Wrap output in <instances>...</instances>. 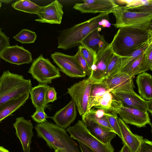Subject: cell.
Masks as SVG:
<instances>
[{
  "label": "cell",
  "instance_id": "8d00e7d4",
  "mask_svg": "<svg viewBox=\"0 0 152 152\" xmlns=\"http://www.w3.org/2000/svg\"><path fill=\"white\" fill-rule=\"evenodd\" d=\"M31 117L32 119L38 123L46 122L47 118L49 117L45 113L44 109H36Z\"/></svg>",
  "mask_w": 152,
  "mask_h": 152
},
{
  "label": "cell",
  "instance_id": "d4e9b609",
  "mask_svg": "<svg viewBox=\"0 0 152 152\" xmlns=\"http://www.w3.org/2000/svg\"><path fill=\"white\" fill-rule=\"evenodd\" d=\"M49 86L47 84H40L32 88L30 94L31 99L36 109H45L48 105L45 101V94Z\"/></svg>",
  "mask_w": 152,
  "mask_h": 152
},
{
  "label": "cell",
  "instance_id": "44dd1931",
  "mask_svg": "<svg viewBox=\"0 0 152 152\" xmlns=\"http://www.w3.org/2000/svg\"><path fill=\"white\" fill-rule=\"evenodd\" d=\"M100 28L94 30L83 40L80 44L91 50L97 54L107 48L110 45L105 41L104 36L99 33Z\"/></svg>",
  "mask_w": 152,
  "mask_h": 152
},
{
  "label": "cell",
  "instance_id": "f1b7e54d",
  "mask_svg": "<svg viewBox=\"0 0 152 152\" xmlns=\"http://www.w3.org/2000/svg\"><path fill=\"white\" fill-rule=\"evenodd\" d=\"M144 53L129 66L121 72L126 73L130 77H133L136 75L148 71L142 64Z\"/></svg>",
  "mask_w": 152,
  "mask_h": 152
},
{
  "label": "cell",
  "instance_id": "484cf974",
  "mask_svg": "<svg viewBox=\"0 0 152 152\" xmlns=\"http://www.w3.org/2000/svg\"><path fill=\"white\" fill-rule=\"evenodd\" d=\"M152 39L142 45L126 56L121 57V65L120 72L129 66L144 52Z\"/></svg>",
  "mask_w": 152,
  "mask_h": 152
},
{
  "label": "cell",
  "instance_id": "4dcf8cb0",
  "mask_svg": "<svg viewBox=\"0 0 152 152\" xmlns=\"http://www.w3.org/2000/svg\"><path fill=\"white\" fill-rule=\"evenodd\" d=\"M37 37L35 32L25 29L22 30L17 34L13 37L16 40L22 44L34 43Z\"/></svg>",
  "mask_w": 152,
  "mask_h": 152
},
{
  "label": "cell",
  "instance_id": "30bf717a",
  "mask_svg": "<svg viewBox=\"0 0 152 152\" xmlns=\"http://www.w3.org/2000/svg\"><path fill=\"white\" fill-rule=\"evenodd\" d=\"M114 54L110 43L107 48L96 55L95 62L88 78L92 83H99L102 81Z\"/></svg>",
  "mask_w": 152,
  "mask_h": 152
},
{
  "label": "cell",
  "instance_id": "5bb4252c",
  "mask_svg": "<svg viewBox=\"0 0 152 152\" xmlns=\"http://www.w3.org/2000/svg\"><path fill=\"white\" fill-rule=\"evenodd\" d=\"M13 126L21 144L23 152H30L34 127L31 121L26 120L23 117H19L16 118Z\"/></svg>",
  "mask_w": 152,
  "mask_h": 152
},
{
  "label": "cell",
  "instance_id": "e0dca14e",
  "mask_svg": "<svg viewBox=\"0 0 152 152\" xmlns=\"http://www.w3.org/2000/svg\"><path fill=\"white\" fill-rule=\"evenodd\" d=\"M77 115L76 105L74 100L57 112L54 115L49 117L56 124L64 129L69 127L75 119Z\"/></svg>",
  "mask_w": 152,
  "mask_h": 152
},
{
  "label": "cell",
  "instance_id": "7a4b0ae2",
  "mask_svg": "<svg viewBox=\"0 0 152 152\" xmlns=\"http://www.w3.org/2000/svg\"><path fill=\"white\" fill-rule=\"evenodd\" d=\"M112 11L100 13L88 20L64 29L58 38L57 48L66 50L78 46L89 33L103 26Z\"/></svg>",
  "mask_w": 152,
  "mask_h": 152
},
{
  "label": "cell",
  "instance_id": "d6a6232c",
  "mask_svg": "<svg viewBox=\"0 0 152 152\" xmlns=\"http://www.w3.org/2000/svg\"><path fill=\"white\" fill-rule=\"evenodd\" d=\"M117 115L115 113L109 111L106 117L113 132L121 138V134L118 122Z\"/></svg>",
  "mask_w": 152,
  "mask_h": 152
},
{
  "label": "cell",
  "instance_id": "f546056e",
  "mask_svg": "<svg viewBox=\"0 0 152 152\" xmlns=\"http://www.w3.org/2000/svg\"><path fill=\"white\" fill-rule=\"evenodd\" d=\"M121 65V57L114 53L108 65L102 80L120 72Z\"/></svg>",
  "mask_w": 152,
  "mask_h": 152
},
{
  "label": "cell",
  "instance_id": "cb8c5ba5",
  "mask_svg": "<svg viewBox=\"0 0 152 152\" xmlns=\"http://www.w3.org/2000/svg\"><path fill=\"white\" fill-rule=\"evenodd\" d=\"M136 83L140 96L144 99H152V76L144 72L138 74Z\"/></svg>",
  "mask_w": 152,
  "mask_h": 152
},
{
  "label": "cell",
  "instance_id": "ffe728a7",
  "mask_svg": "<svg viewBox=\"0 0 152 152\" xmlns=\"http://www.w3.org/2000/svg\"><path fill=\"white\" fill-rule=\"evenodd\" d=\"M82 120L87 129L94 136L102 142L108 144L116 136L114 132L110 131L97 123L82 116Z\"/></svg>",
  "mask_w": 152,
  "mask_h": 152
},
{
  "label": "cell",
  "instance_id": "f35d334b",
  "mask_svg": "<svg viewBox=\"0 0 152 152\" xmlns=\"http://www.w3.org/2000/svg\"><path fill=\"white\" fill-rule=\"evenodd\" d=\"M57 99V93L53 87L48 86L45 94V101L46 104L53 102Z\"/></svg>",
  "mask_w": 152,
  "mask_h": 152
},
{
  "label": "cell",
  "instance_id": "52a82bcc",
  "mask_svg": "<svg viewBox=\"0 0 152 152\" xmlns=\"http://www.w3.org/2000/svg\"><path fill=\"white\" fill-rule=\"evenodd\" d=\"M116 19V28L152 23V13H141L130 11L118 5L113 10Z\"/></svg>",
  "mask_w": 152,
  "mask_h": 152
},
{
  "label": "cell",
  "instance_id": "8992f818",
  "mask_svg": "<svg viewBox=\"0 0 152 152\" xmlns=\"http://www.w3.org/2000/svg\"><path fill=\"white\" fill-rule=\"evenodd\" d=\"M28 72L40 84L51 83L61 76L59 69L42 54L34 61Z\"/></svg>",
  "mask_w": 152,
  "mask_h": 152
},
{
  "label": "cell",
  "instance_id": "4316f807",
  "mask_svg": "<svg viewBox=\"0 0 152 152\" xmlns=\"http://www.w3.org/2000/svg\"><path fill=\"white\" fill-rule=\"evenodd\" d=\"M14 9L24 12L38 15L42 6L27 0H20L16 1L12 4Z\"/></svg>",
  "mask_w": 152,
  "mask_h": 152
},
{
  "label": "cell",
  "instance_id": "ab89813d",
  "mask_svg": "<svg viewBox=\"0 0 152 152\" xmlns=\"http://www.w3.org/2000/svg\"><path fill=\"white\" fill-rule=\"evenodd\" d=\"M136 152H152V142L146 139H143Z\"/></svg>",
  "mask_w": 152,
  "mask_h": 152
},
{
  "label": "cell",
  "instance_id": "7dc6e473",
  "mask_svg": "<svg viewBox=\"0 0 152 152\" xmlns=\"http://www.w3.org/2000/svg\"><path fill=\"white\" fill-rule=\"evenodd\" d=\"M1 3H1V1H0V9L1 7V5H1Z\"/></svg>",
  "mask_w": 152,
  "mask_h": 152
},
{
  "label": "cell",
  "instance_id": "60d3db41",
  "mask_svg": "<svg viewBox=\"0 0 152 152\" xmlns=\"http://www.w3.org/2000/svg\"><path fill=\"white\" fill-rule=\"evenodd\" d=\"M78 142L79 144V148L81 152H95L81 142Z\"/></svg>",
  "mask_w": 152,
  "mask_h": 152
},
{
  "label": "cell",
  "instance_id": "6da1fadb",
  "mask_svg": "<svg viewBox=\"0 0 152 152\" xmlns=\"http://www.w3.org/2000/svg\"><path fill=\"white\" fill-rule=\"evenodd\" d=\"M152 24L119 28L110 43L114 53L121 57L126 56L152 40Z\"/></svg>",
  "mask_w": 152,
  "mask_h": 152
},
{
  "label": "cell",
  "instance_id": "ac0fdd59",
  "mask_svg": "<svg viewBox=\"0 0 152 152\" xmlns=\"http://www.w3.org/2000/svg\"><path fill=\"white\" fill-rule=\"evenodd\" d=\"M118 122L121 134V139L130 152H136L143 140V137L133 134L129 127L120 118Z\"/></svg>",
  "mask_w": 152,
  "mask_h": 152
},
{
  "label": "cell",
  "instance_id": "e575fe53",
  "mask_svg": "<svg viewBox=\"0 0 152 152\" xmlns=\"http://www.w3.org/2000/svg\"><path fill=\"white\" fill-rule=\"evenodd\" d=\"M142 64L148 70H152V42L149 44L144 53Z\"/></svg>",
  "mask_w": 152,
  "mask_h": 152
},
{
  "label": "cell",
  "instance_id": "7bdbcfd3",
  "mask_svg": "<svg viewBox=\"0 0 152 152\" xmlns=\"http://www.w3.org/2000/svg\"><path fill=\"white\" fill-rule=\"evenodd\" d=\"M119 152H130L127 147L124 145Z\"/></svg>",
  "mask_w": 152,
  "mask_h": 152
},
{
  "label": "cell",
  "instance_id": "9a60e30c",
  "mask_svg": "<svg viewBox=\"0 0 152 152\" xmlns=\"http://www.w3.org/2000/svg\"><path fill=\"white\" fill-rule=\"evenodd\" d=\"M62 5L58 1H54L49 4L42 6L38 15L37 22L51 24H60L64 14Z\"/></svg>",
  "mask_w": 152,
  "mask_h": 152
},
{
  "label": "cell",
  "instance_id": "7c38bea8",
  "mask_svg": "<svg viewBox=\"0 0 152 152\" xmlns=\"http://www.w3.org/2000/svg\"><path fill=\"white\" fill-rule=\"evenodd\" d=\"M118 114L126 124L139 128L145 127L147 124L151 126L148 111L122 106Z\"/></svg>",
  "mask_w": 152,
  "mask_h": 152
},
{
  "label": "cell",
  "instance_id": "4fadbf2b",
  "mask_svg": "<svg viewBox=\"0 0 152 152\" xmlns=\"http://www.w3.org/2000/svg\"><path fill=\"white\" fill-rule=\"evenodd\" d=\"M83 3H77L73 8L81 13H95L113 10L119 5L113 0H83Z\"/></svg>",
  "mask_w": 152,
  "mask_h": 152
},
{
  "label": "cell",
  "instance_id": "ba28073f",
  "mask_svg": "<svg viewBox=\"0 0 152 152\" xmlns=\"http://www.w3.org/2000/svg\"><path fill=\"white\" fill-rule=\"evenodd\" d=\"M92 83L88 78L75 83L68 88L67 93L74 101L81 116L87 112L88 101Z\"/></svg>",
  "mask_w": 152,
  "mask_h": 152
},
{
  "label": "cell",
  "instance_id": "836d02e7",
  "mask_svg": "<svg viewBox=\"0 0 152 152\" xmlns=\"http://www.w3.org/2000/svg\"><path fill=\"white\" fill-rule=\"evenodd\" d=\"M83 115L88 119L97 123L109 131L114 132L106 116L102 117H97L88 112H87Z\"/></svg>",
  "mask_w": 152,
  "mask_h": 152
},
{
  "label": "cell",
  "instance_id": "f6af8a7d",
  "mask_svg": "<svg viewBox=\"0 0 152 152\" xmlns=\"http://www.w3.org/2000/svg\"><path fill=\"white\" fill-rule=\"evenodd\" d=\"M1 3L3 2L5 4L10 3L12 1V0H0Z\"/></svg>",
  "mask_w": 152,
  "mask_h": 152
},
{
  "label": "cell",
  "instance_id": "603a6c76",
  "mask_svg": "<svg viewBox=\"0 0 152 152\" xmlns=\"http://www.w3.org/2000/svg\"><path fill=\"white\" fill-rule=\"evenodd\" d=\"M30 94H25L0 105V122L23 105L28 99Z\"/></svg>",
  "mask_w": 152,
  "mask_h": 152
},
{
  "label": "cell",
  "instance_id": "d6986e66",
  "mask_svg": "<svg viewBox=\"0 0 152 152\" xmlns=\"http://www.w3.org/2000/svg\"><path fill=\"white\" fill-rule=\"evenodd\" d=\"M122 106L121 102L115 93L108 89L97 99L93 107L113 111L118 114Z\"/></svg>",
  "mask_w": 152,
  "mask_h": 152
},
{
  "label": "cell",
  "instance_id": "7402d4cb",
  "mask_svg": "<svg viewBox=\"0 0 152 152\" xmlns=\"http://www.w3.org/2000/svg\"><path fill=\"white\" fill-rule=\"evenodd\" d=\"M115 93L121 102L123 106L147 111V100L143 99L134 91Z\"/></svg>",
  "mask_w": 152,
  "mask_h": 152
},
{
  "label": "cell",
  "instance_id": "5b68a950",
  "mask_svg": "<svg viewBox=\"0 0 152 152\" xmlns=\"http://www.w3.org/2000/svg\"><path fill=\"white\" fill-rule=\"evenodd\" d=\"M66 131L73 139L81 142L95 152H114L111 143L104 144L94 136L82 120H79L73 126L67 127Z\"/></svg>",
  "mask_w": 152,
  "mask_h": 152
},
{
  "label": "cell",
  "instance_id": "9c48e42d",
  "mask_svg": "<svg viewBox=\"0 0 152 152\" xmlns=\"http://www.w3.org/2000/svg\"><path fill=\"white\" fill-rule=\"evenodd\" d=\"M51 57L61 71L66 75L76 78L84 77L86 76L74 56L55 52L51 54Z\"/></svg>",
  "mask_w": 152,
  "mask_h": 152
},
{
  "label": "cell",
  "instance_id": "b9f144b4",
  "mask_svg": "<svg viewBox=\"0 0 152 152\" xmlns=\"http://www.w3.org/2000/svg\"><path fill=\"white\" fill-rule=\"evenodd\" d=\"M152 99L147 100V110L151 114L152 113Z\"/></svg>",
  "mask_w": 152,
  "mask_h": 152
},
{
  "label": "cell",
  "instance_id": "bcb514c9",
  "mask_svg": "<svg viewBox=\"0 0 152 152\" xmlns=\"http://www.w3.org/2000/svg\"><path fill=\"white\" fill-rule=\"evenodd\" d=\"M54 152H62L59 150H55V151Z\"/></svg>",
  "mask_w": 152,
  "mask_h": 152
},
{
  "label": "cell",
  "instance_id": "83f0119b",
  "mask_svg": "<svg viewBox=\"0 0 152 152\" xmlns=\"http://www.w3.org/2000/svg\"><path fill=\"white\" fill-rule=\"evenodd\" d=\"M108 89H109L102 82L92 83L88 101L87 112L93 107L96 99Z\"/></svg>",
  "mask_w": 152,
  "mask_h": 152
},
{
  "label": "cell",
  "instance_id": "d590c367",
  "mask_svg": "<svg viewBox=\"0 0 152 152\" xmlns=\"http://www.w3.org/2000/svg\"><path fill=\"white\" fill-rule=\"evenodd\" d=\"M74 56L84 73L86 75L89 76L91 74V71L89 69L86 61L82 56L78 49Z\"/></svg>",
  "mask_w": 152,
  "mask_h": 152
},
{
  "label": "cell",
  "instance_id": "3957f363",
  "mask_svg": "<svg viewBox=\"0 0 152 152\" xmlns=\"http://www.w3.org/2000/svg\"><path fill=\"white\" fill-rule=\"evenodd\" d=\"M35 128L37 136L45 140L51 149L62 152H81L77 143L65 129L56 124L45 122L36 124Z\"/></svg>",
  "mask_w": 152,
  "mask_h": 152
},
{
  "label": "cell",
  "instance_id": "1f68e13d",
  "mask_svg": "<svg viewBox=\"0 0 152 152\" xmlns=\"http://www.w3.org/2000/svg\"><path fill=\"white\" fill-rule=\"evenodd\" d=\"M78 48L81 54L91 72L92 68L95 62L96 55L91 50L83 44H80Z\"/></svg>",
  "mask_w": 152,
  "mask_h": 152
},
{
  "label": "cell",
  "instance_id": "ee69618b",
  "mask_svg": "<svg viewBox=\"0 0 152 152\" xmlns=\"http://www.w3.org/2000/svg\"><path fill=\"white\" fill-rule=\"evenodd\" d=\"M0 152H10V151L3 147L0 146Z\"/></svg>",
  "mask_w": 152,
  "mask_h": 152
},
{
  "label": "cell",
  "instance_id": "2e32d148",
  "mask_svg": "<svg viewBox=\"0 0 152 152\" xmlns=\"http://www.w3.org/2000/svg\"><path fill=\"white\" fill-rule=\"evenodd\" d=\"M1 58L6 62L17 65L29 64L32 61L31 53L17 45L7 47L3 53Z\"/></svg>",
  "mask_w": 152,
  "mask_h": 152
},
{
  "label": "cell",
  "instance_id": "8fae6325",
  "mask_svg": "<svg viewBox=\"0 0 152 152\" xmlns=\"http://www.w3.org/2000/svg\"><path fill=\"white\" fill-rule=\"evenodd\" d=\"M101 82L114 93L134 91L133 77L124 72H120L103 79Z\"/></svg>",
  "mask_w": 152,
  "mask_h": 152
},
{
  "label": "cell",
  "instance_id": "74e56055",
  "mask_svg": "<svg viewBox=\"0 0 152 152\" xmlns=\"http://www.w3.org/2000/svg\"><path fill=\"white\" fill-rule=\"evenodd\" d=\"M10 46L9 37L2 31V29L0 28V61L3 53Z\"/></svg>",
  "mask_w": 152,
  "mask_h": 152
},
{
  "label": "cell",
  "instance_id": "277c9868",
  "mask_svg": "<svg viewBox=\"0 0 152 152\" xmlns=\"http://www.w3.org/2000/svg\"><path fill=\"white\" fill-rule=\"evenodd\" d=\"M31 88L30 79L8 70L4 71L0 76V105L18 96L30 94Z\"/></svg>",
  "mask_w": 152,
  "mask_h": 152
}]
</instances>
